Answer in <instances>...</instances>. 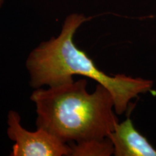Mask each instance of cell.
Masks as SVG:
<instances>
[{
  "instance_id": "6da1fadb",
  "label": "cell",
  "mask_w": 156,
  "mask_h": 156,
  "mask_svg": "<svg viewBox=\"0 0 156 156\" xmlns=\"http://www.w3.org/2000/svg\"><path fill=\"white\" fill-rule=\"evenodd\" d=\"M89 19L83 14L69 15L57 37L41 43L30 52L26 60L30 85L39 88L44 85L52 87L71 83L74 75L90 78L108 90L114 100L115 112L122 114L132 98L151 90L153 83L124 75L110 76L99 69L74 41L76 31Z\"/></svg>"
},
{
  "instance_id": "7a4b0ae2",
  "label": "cell",
  "mask_w": 156,
  "mask_h": 156,
  "mask_svg": "<svg viewBox=\"0 0 156 156\" xmlns=\"http://www.w3.org/2000/svg\"><path fill=\"white\" fill-rule=\"evenodd\" d=\"M36 106V126L64 143L103 141L118 123L112 95L98 84L93 93L87 80L36 88L30 96Z\"/></svg>"
},
{
  "instance_id": "3957f363",
  "label": "cell",
  "mask_w": 156,
  "mask_h": 156,
  "mask_svg": "<svg viewBox=\"0 0 156 156\" xmlns=\"http://www.w3.org/2000/svg\"><path fill=\"white\" fill-rule=\"evenodd\" d=\"M21 118L10 111L7 119V134L15 142L12 156H69L71 147L44 129L35 132L25 129L21 125Z\"/></svg>"
},
{
  "instance_id": "277c9868",
  "label": "cell",
  "mask_w": 156,
  "mask_h": 156,
  "mask_svg": "<svg viewBox=\"0 0 156 156\" xmlns=\"http://www.w3.org/2000/svg\"><path fill=\"white\" fill-rule=\"evenodd\" d=\"M108 137L116 156H156V150L134 128L129 116L120 124L117 123Z\"/></svg>"
},
{
  "instance_id": "5b68a950",
  "label": "cell",
  "mask_w": 156,
  "mask_h": 156,
  "mask_svg": "<svg viewBox=\"0 0 156 156\" xmlns=\"http://www.w3.org/2000/svg\"><path fill=\"white\" fill-rule=\"evenodd\" d=\"M71 147V155H111L114 153V147L108 138L103 141H90L81 143H69Z\"/></svg>"
},
{
  "instance_id": "8992f818",
  "label": "cell",
  "mask_w": 156,
  "mask_h": 156,
  "mask_svg": "<svg viewBox=\"0 0 156 156\" xmlns=\"http://www.w3.org/2000/svg\"><path fill=\"white\" fill-rule=\"evenodd\" d=\"M4 3V0H0V8L2 7V6Z\"/></svg>"
}]
</instances>
